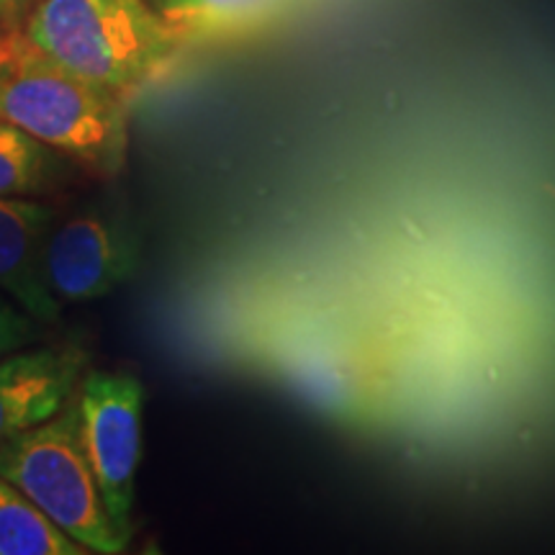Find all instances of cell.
I'll list each match as a JSON object with an SVG mask.
<instances>
[{"label":"cell","mask_w":555,"mask_h":555,"mask_svg":"<svg viewBox=\"0 0 555 555\" xmlns=\"http://www.w3.org/2000/svg\"><path fill=\"white\" fill-rule=\"evenodd\" d=\"M0 119L99 178L127 165L129 101L69 73L24 31L0 37Z\"/></svg>","instance_id":"cell-1"},{"label":"cell","mask_w":555,"mask_h":555,"mask_svg":"<svg viewBox=\"0 0 555 555\" xmlns=\"http://www.w3.org/2000/svg\"><path fill=\"white\" fill-rule=\"evenodd\" d=\"M24 37L69 73L127 101L163 78L180 52L147 0H37Z\"/></svg>","instance_id":"cell-2"},{"label":"cell","mask_w":555,"mask_h":555,"mask_svg":"<svg viewBox=\"0 0 555 555\" xmlns=\"http://www.w3.org/2000/svg\"><path fill=\"white\" fill-rule=\"evenodd\" d=\"M0 476L24 491L69 538L90 553H124L129 538L114 525L80 429L78 399L44 425L0 446Z\"/></svg>","instance_id":"cell-3"},{"label":"cell","mask_w":555,"mask_h":555,"mask_svg":"<svg viewBox=\"0 0 555 555\" xmlns=\"http://www.w3.org/2000/svg\"><path fill=\"white\" fill-rule=\"evenodd\" d=\"M82 442L99 478L106 509L121 535L131 540L137 468L142 461L144 388L121 371H90L78 393Z\"/></svg>","instance_id":"cell-4"},{"label":"cell","mask_w":555,"mask_h":555,"mask_svg":"<svg viewBox=\"0 0 555 555\" xmlns=\"http://www.w3.org/2000/svg\"><path fill=\"white\" fill-rule=\"evenodd\" d=\"M139 234L127 217L90 206L54 221L44 249L47 286L60 304H88L137 275Z\"/></svg>","instance_id":"cell-5"},{"label":"cell","mask_w":555,"mask_h":555,"mask_svg":"<svg viewBox=\"0 0 555 555\" xmlns=\"http://www.w3.org/2000/svg\"><path fill=\"white\" fill-rule=\"evenodd\" d=\"M86 363L78 345L24 347L0 358V446L57 416L78 393Z\"/></svg>","instance_id":"cell-6"},{"label":"cell","mask_w":555,"mask_h":555,"mask_svg":"<svg viewBox=\"0 0 555 555\" xmlns=\"http://www.w3.org/2000/svg\"><path fill=\"white\" fill-rule=\"evenodd\" d=\"M57 211L41 201L0 198V291L41 324H54L62 304L44 275V249Z\"/></svg>","instance_id":"cell-7"},{"label":"cell","mask_w":555,"mask_h":555,"mask_svg":"<svg viewBox=\"0 0 555 555\" xmlns=\"http://www.w3.org/2000/svg\"><path fill=\"white\" fill-rule=\"evenodd\" d=\"M301 0H152V9L183 47H219L268 31Z\"/></svg>","instance_id":"cell-8"},{"label":"cell","mask_w":555,"mask_h":555,"mask_svg":"<svg viewBox=\"0 0 555 555\" xmlns=\"http://www.w3.org/2000/svg\"><path fill=\"white\" fill-rule=\"evenodd\" d=\"M24 491L0 476V555H88Z\"/></svg>","instance_id":"cell-9"},{"label":"cell","mask_w":555,"mask_h":555,"mask_svg":"<svg viewBox=\"0 0 555 555\" xmlns=\"http://www.w3.org/2000/svg\"><path fill=\"white\" fill-rule=\"evenodd\" d=\"M50 176V147L0 119V198L37 193Z\"/></svg>","instance_id":"cell-10"},{"label":"cell","mask_w":555,"mask_h":555,"mask_svg":"<svg viewBox=\"0 0 555 555\" xmlns=\"http://www.w3.org/2000/svg\"><path fill=\"white\" fill-rule=\"evenodd\" d=\"M41 335V322L26 314L11 298L0 296V358L24 350Z\"/></svg>","instance_id":"cell-11"},{"label":"cell","mask_w":555,"mask_h":555,"mask_svg":"<svg viewBox=\"0 0 555 555\" xmlns=\"http://www.w3.org/2000/svg\"><path fill=\"white\" fill-rule=\"evenodd\" d=\"M21 3H24V0H0V21L11 18L13 13L18 11Z\"/></svg>","instance_id":"cell-12"}]
</instances>
